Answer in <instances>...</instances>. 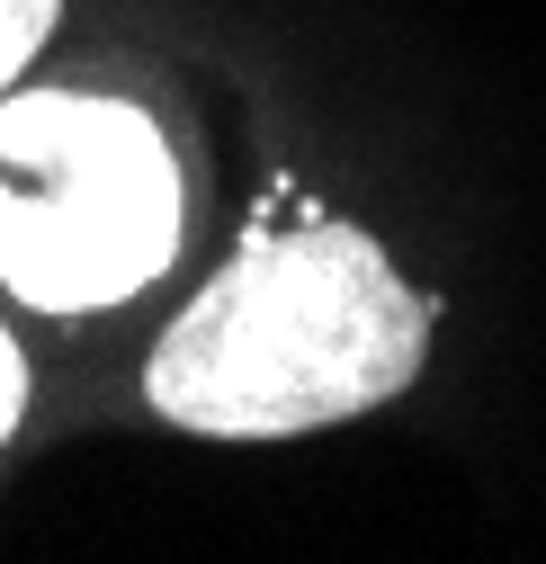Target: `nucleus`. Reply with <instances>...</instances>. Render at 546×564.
Instances as JSON below:
<instances>
[{
    "instance_id": "obj_1",
    "label": "nucleus",
    "mask_w": 546,
    "mask_h": 564,
    "mask_svg": "<svg viewBox=\"0 0 546 564\" xmlns=\"http://www.w3.org/2000/svg\"><path fill=\"white\" fill-rule=\"evenodd\" d=\"M430 305L359 234L305 216L287 234H242V251L153 340L144 394L197 440H296L359 421L422 377Z\"/></svg>"
},
{
    "instance_id": "obj_2",
    "label": "nucleus",
    "mask_w": 546,
    "mask_h": 564,
    "mask_svg": "<svg viewBox=\"0 0 546 564\" xmlns=\"http://www.w3.org/2000/svg\"><path fill=\"white\" fill-rule=\"evenodd\" d=\"M188 188L171 134L99 90H0V288L36 314H108L171 269Z\"/></svg>"
},
{
    "instance_id": "obj_3",
    "label": "nucleus",
    "mask_w": 546,
    "mask_h": 564,
    "mask_svg": "<svg viewBox=\"0 0 546 564\" xmlns=\"http://www.w3.org/2000/svg\"><path fill=\"white\" fill-rule=\"evenodd\" d=\"M54 19H63V0H0V90H19L36 45L54 36Z\"/></svg>"
},
{
    "instance_id": "obj_4",
    "label": "nucleus",
    "mask_w": 546,
    "mask_h": 564,
    "mask_svg": "<svg viewBox=\"0 0 546 564\" xmlns=\"http://www.w3.org/2000/svg\"><path fill=\"white\" fill-rule=\"evenodd\" d=\"M19 412H28V359H19V340L0 332V448H10V431H19Z\"/></svg>"
}]
</instances>
